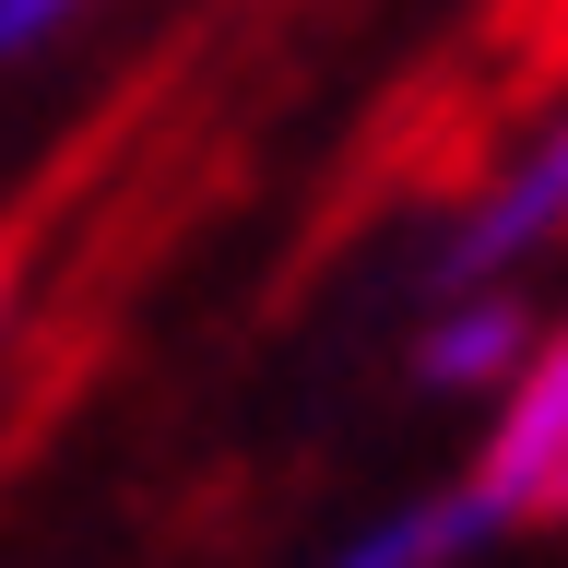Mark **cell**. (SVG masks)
<instances>
[{"label":"cell","instance_id":"6da1fadb","mask_svg":"<svg viewBox=\"0 0 568 568\" xmlns=\"http://www.w3.org/2000/svg\"><path fill=\"white\" fill-rule=\"evenodd\" d=\"M462 497L497 521V545L568 521V320H532L521 367L486 390V438H474Z\"/></svg>","mask_w":568,"mask_h":568},{"label":"cell","instance_id":"7a4b0ae2","mask_svg":"<svg viewBox=\"0 0 568 568\" xmlns=\"http://www.w3.org/2000/svg\"><path fill=\"white\" fill-rule=\"evenodd\" d=\"M557 237H568V95L545 106V119L497 154V178L438 225V248H426V296H450V284H521Z\"/></svg>","mask_w":568,"mask_h":568},{"label":"cell","instance_id":"3957f363","mask_svg":"<svg viewBox=\"0 0 568 568\" xmlns=\"http://www.w3.org/2000/svg\"><path fill=\"white\" fill-rule=\"evenodd\" d=\"M521 344H532V308L509 284H450V296H426V320L403 332V367H415V390H438V403H486V390L521 367Z\"/></svg>","mask_w":568,"mask_h":568},{"label":"cell","instance_id":"277c9868","mask_svg":"<svg viewBox=\"0 0 568 568\" xmlns=\"http://www.w3.org/2000/svg\"><path fill=\"white\" fill-rule=\"evenodd\" d=\"M486 545H497V521L462 486H438V497H415V509H379L367 532H344L320 568H462V557H486Z\"/></svg>","mask_w":568,"mask_h":568},{"label":"cell","instance_id":"5b68a950","mask_svg":"<svg viewBox=\"0 0 568 568\" xmlns=\"http://www.w3.org/2000/svg\"><path fill=\"white\" fill-rule=\"evenodd\" d=\"M83 0H0V60H24V48H48V36L71 24Z\"/></svg>","mask_w":568,"mask_h":568},{"label":"cell","instance_id":"8992f818","mask_svg":"<svg viewBox=\"0 0 568 568\" xmlns=\"http://www.w3.org/2000/svg\"><path fill=\"white\" fill-rule=\"evenodd\" d=\"M0 308H12V273H0Z\"/></svg>","mask_w":568,"mask_h":568}]
</instances>
